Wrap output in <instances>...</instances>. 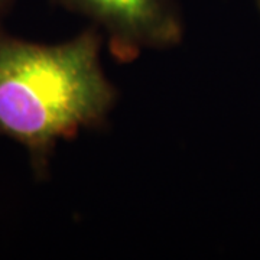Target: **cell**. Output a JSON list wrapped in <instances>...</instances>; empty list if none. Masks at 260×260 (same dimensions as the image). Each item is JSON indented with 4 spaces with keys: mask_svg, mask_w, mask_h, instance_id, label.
Segmentation results:
<instances>
[{
    "mask_svg": "<svg viewBox=\"0 0 260 260\" xmlns=\"http://www.w3.org/2000/svg\"><path fill=\"white\" fill-rule=\"evenodd\" d=\"M100 35L91 26L48 45L0 30V136L28 150L37 177L47 175L59 140L100 126L114 107Z\"/></svg>",
    "mask_w": 260,
    "mask_h": 260,
    "instance_id": "6da1fadb",
    "label": "cell"
},
{
    "mask_svg": "<svg viewBox=\"0 0 260 260\" xmlns=\"http://www.w3.org/2000/svg\"><path fill=\"white\" fill-rule=\"evenodd\" d=\"M88 18L109 37L117 58H133L146 49L175 47L184 35L174 0H54Z\"/></svg>",
    "mask_w": 260,
    "mask_h": 260,
    "instance_id": "7a4b0ae2",
    "label": "cell"
},
{
    "mask_svg": "<svg viewBox=\"0 0 260 260\" xmlns=\"http://www.w3.org/2000/svg\"><path fill=\"white\" fill-rule=\"evenodd\" d=\"M12 3H13V0H0V22H2L3 16L6 15V12L9 10ZM0 30H2V29H0Z\"/></svg>",
    "mask_w": 260,
    "mask_h": 260,
    "instance_id": "3957f363",
    "label": "cell"
},
{
    "mask_svg": "<svg viewBox=\"0 0 260 260\" xmlns=\"http://www.w3.org/2000/svg\"><path fill=\"white\" fill-rule=\"evenodd\" d=\"M256 3H257V8H259L260 10V0H256Z\"/></svg>",
    "mask_w": 260,
    "mask_h": 260,
    "instance_id": "277c9868",
    "label": "cell"
}]
</instances>
